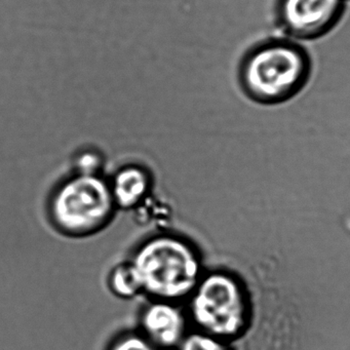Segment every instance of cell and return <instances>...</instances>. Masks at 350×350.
Wrapping results in <instances>:
<instances>
[{"label": "cell", "instance_id": "cell-1", "mask_svg": "<svg viewBox=\"0 0 350 350\" xmlns=\"http://www.w3.org/2000/svg\"><path fill=\"white\" fill-rule=\"evenodd\" d=\"M129 260L138 274L143 295L150 300L185 303L206 272L196 245L172 232L147 237Z\"/></svg>", "mask_w": 350, "mask_h": 350}, {"label": "cell", "instance_id": "cell-9", "mask_svg": "<svg viewBox=\"0 0 350 350\" xmlns=\"http://www.w3.org/2000/svg\"><path fill=\"white\" fill-rule=\"evenodd\" d=\"M175 350H232L230 343L191 329Z\"/></svg>", "mask_w": 350, "mask_h": 350}, {"label": "cell", "instance_id": "cell-8", "mask_svg": "<svg viewBox=\"0 0 350 350\" xmlns=\"http://www.w3.org/2000/svg\"><path fill=\"white\" fill-rule=\"evenodd\" d=\"M107 284L110 292L122 300H131L143 295L140 280L130 260L112 268Z\"/></svg>", "mask_w": 350, "mask_h": 350}, {"label": "cell", "instance_id": "cell-5", "mask_svg": "<svg viewBox=\"0 0 350 350\" xmlns=\"http://www.w3.org/2000/svg\"><path fill=\"white\" fill-rule=\"evenodd\" d=\"M347 0H278L276 20L295 42L319 40L339 24Z\"/></svg>", "mask_w": 350, "mask_h": 350}, {"label": "cell", "instance_id": "cell-6", "mask_svg": "<svg viewBox=\"0 0 350 350\" xmlns=\"http://www.w3.org/2000/svg\"><path fill=\"white\" fill-rule=\"evenodd\" d=\"M190 325L183 303L149 299L139 314L138 331L161 350H175Z\"/></svg>", "mask_w": 350, "mask_h": 350}, {"label": "cell", "instance_id": "cell-2", "mask_svg": "<svg viewBox=\"0 0 350 350\" xmlns=\"http://www.w3.org/2000/svg\"><path fill=\"white\" fill-rule=\"evenodd\" d=\"M312 72L310 55L300 42L271 38L250 49L239 66V83L251 101L273 106L296 97Z\"/></svg>", "mask_w": 350, "mask_h": 350}, {"label": "cell", "instance_id": "cell-10", "mask_svg": "<svg viewBox=\"0 0 350 350\" xmlns=\"http://www.w3.org/2000/svg\"><path fill=\"white\" fill-rule=\"evenodd\" d=\"M105 350H161L137 331H124L110 340Z\"/></svg>", "mask_w": 350, "mask_h": 350}, {"label": "cell", "instance_id": "cell-3", "mask_svg": "<svg viewBox=\"0 0 350 350\" xmlns=\"http://www.w3.org/2000/svg\"><path fill=\"white\" fill-rule=\"evenodd\" d=\"M192 329L230 343L249 327L252 307L241 280L224 270L204 272L185 301Z\"/></svg>", "mask_w": 350, "mask_h": 350}, {"label": "cell", "instance_id": "cell-4", "mask_svg": "<svg viewBox=\"0 0 350 350\" xmlns=\"http://www.w3.org/2000/svg\"><path fill=\"white\" fill-rule=\"evenodd\" d=\"M116 211L109 182L100 174L75 172L55 187L48 202L53 226L71 237H91L103 230Z\"/></svg>", "mask_w": 350, "mask_h": 350}, {"label": "cell", "instance_id": "cell-7", "mask_svg": "<svg viewBox=\"0 0 350 350\" xmlns=\"http://www.w3.org/2000/svg\"><path fill=\"white\" fill-rule=\"evenodd\" d=\"M108 182L116 208L122 211L141 208L150 198L153 188L150 172L137 163L122 165Z\"/></svg>", "mask_w": 350, "mask_h": 350}, {"label": "cell", "instance_id": "cell-11", "mask_svg": "<svg viewBox=\"0 0 350 350\" xmlns=\"http://www.w3.org/2000/svg\"><path fill=\"white\" fill-rule=\"evenodd\" d=\"M103 165V157L93 150H85L79 153L75 161V172L90 175H99Z\"/></svg>", "mask_w": 350, "mask_h": 350}]
</instances>
